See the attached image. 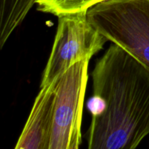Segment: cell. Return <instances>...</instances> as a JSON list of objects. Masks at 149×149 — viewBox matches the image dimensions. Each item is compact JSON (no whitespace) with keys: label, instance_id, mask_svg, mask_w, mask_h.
Listing matches in <instances>:
<instances>
[{"label":"cell","instance_id":"5","mask_svg":"<svg viewBox=\"0 0 149 149\" xmlns=\"http://www.w3.org/2000/svg\"><path fill=\"white\" fill-rule=\"evenodd\" d=\"M58 79L40 87L16 149H48L54 119Z\"/></svg>","mask_w":149,"mask_h":149},{"label":"cell","instance_id":"7","mask_svg":"<svg viewBox=\"0 0 149 149\" xmlns=\"http://www.w3.org/2000/svg\"><path fill=\"white\" fill-rule=\"evenodd\" d=\"M104 0H35L37 10L58 16L68 13L87 11Z\"/></svg>","mask_w":149,"mask_h":149},{"label":"cell","instance_id":"6","mask_svg":"<svg viewBox=\"0 0 149 149\" xmlns=\"http://www.w3.org/2000/svg\"><path fill=\"white\" fill-rule=\"evenodd\" d=\"M35 0H0V48L23 23Z\"/></svg>","mask_w":149,"mask_h":149},{"label":"cell","instance_id":"4","mask_svg":"<svg viewBox=\"0 0 149 149\" xmlns=\"http://www.w3.org/2000/svg\"><path fill=\"white\" fill-rule=\"evenodd\" d=\"M89 61L84 60L74 64L58 78L53 125L48 149H77L81 146Z\"/></svg>","mask_w":149,"mask_h":149},{"label":"cell","instance_id":"1","mask_svg":"<svg viewBox=\"0 0 149 149\" xmlns=\"http://www.w3.org/2000/svg\"><path fill=\"white\" fill-rule=\"evenodd\" d=\"M90 149H134L149 135V71L111 45L92 72Z\"/></svg>","mask_w":149,"mask_h":149},{"label":"cell","instance_id":"2","mask_svg":"<svg viewBox=\"0 0 149 149\" xmlns=\"http://www.w3.org/2000/svg\"><path fill=\"white\" fill-rule=\"evenodd\" d=\"M89 21L149 71V0H104L87 11Z\"/></svg>","mask_w":149,"mask_h":149},{"label":"cell","instance_id":"3","mask_svg":"<svg viewBox=\"0 0 149 149\" xmlns=\"http://www.w3.org/2000/svg\"><path fill=\"white\" fill-rule=\"evenodd\" d=\"M56 34L40 87L49 85L74 64L90 60L107 39L89 21L87 11L58 16Z\"/></svg>","mask_w":149,"mask_h":149}]
</instances>
